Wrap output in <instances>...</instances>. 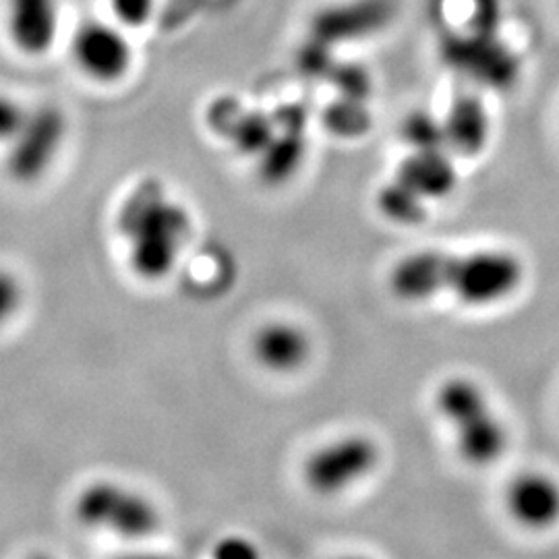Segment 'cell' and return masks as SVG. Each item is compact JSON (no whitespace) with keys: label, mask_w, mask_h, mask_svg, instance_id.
I'll list each match as a JSON object with an SVG mask.
<instances>
[{"label":"cell","mask_w":559,"mask_h":559,"mask_svg":"<svg viewBox=\"0 0 559 559\" xmlns=\"http://www.w3.org/2000/svg\"><path fill=\"white\" fill-rule=\"evenodd\" d=\"M60 0H7V32L27 57L46 55L57 40Z\"/></svg>","instance_id":"obj_10"},{"label":"cell","mask_w":559,"mask_h":559,"mask_svg":"<svg viewBox=\"0 0 559 559\" xmlns=\"http://www.w3.org/2000/svg\"><path fill=\"white\" fill-rule=\"evenodd\" d=\"M67 135L69 122L59 106L41 104L32 108L17 138L4 147L11 179L25 185L44 179L57 166Z\"/></svg>","instance_id":"obj_6"},{"label":"cell","mask_w":559,"mask_h":559,"mask_svg":"<svg viewBox=\"0 0 559 559\" xmlns=\"http://www.w3.org/2000/svg\"><path fill=\"white\" fill-rule=\"evenodd\" d=\"M216 556L221 558H253L258 556V549L245 539H224L221 540Z\"/></svg>","instance_id":"obj_22"},{"label":"cell","mask_w":559,"mask_h":559,"mask_svg":"<svg viewBox=\"0 0 559 559\" xmlns=\"http://www.w3.org/2000/svg\"><path fill=\"white\" fill-rule=\"evenodd\" d=\"M365 100L340 96L328 110H325V124L332 133L340 138H359L369 131L371 115L365 108Z\"/></svg>","instance_id":"obj_16"},{"label":"cell","mask_w":559,"mask_h":559,"mask_svg":"<svg viewBox=\"0 0 559 559\" xmlns=\"http://www.w3.org/2000/svg\"><path fill=\"white\" fill-rule=\"evenodd\" d=\"M328 81H332L338 87L340 96L346 98H357V100H367L371 94V78L365 67L357 62H338L332 67Z\"/></svg>","instance_id":"obj_18"},{"label":"cell","mask_w":559,"mask_h":559,"mask_svg":"<svg viewBox=\"0 0 559 559\" xmlns=\"http://www.w3.org/2000/svg\"><path fill=\"white\" fill-rule=\"evenodd\" d=\"M380 460L378 441L362 433H346L309 454L302 464V480L318 496H338L367 479Z\"/></svg>","instance_id":"obj_5"},{"label":"cell","mask_w":559,"mask_h":559,"mask_svg":"<svg viewBox=\"0 0 559 559\" xmlns=\"http://www.w3.org/2000/svg\"><path fill=\"white\" fill-rule=\"evenodd\" d=\"M29 110L32 108H27L15 96L0 92V145L2 147H7L11 141L17 138L21 127L29 117Z\"/></svg>","instance_id":"obj_20"},{"label":"cell","mask_w":559,"mask_h":559,"mask_svg":"<svg viewBox=\"0 0 559 559\" xmlns=\"http://www.w3.org/2000/svg\"><path fill=\"white\" fill-rule=\"evenodd\" d=\"M506 503L520 524L547 528L559 520V485L547 475L524 473L510 483Z\"/></svg>","instance_id":"obj_13"},{"label":"cell","mask_w":559,"mask_h":559,"mask_svg":"<svg viewBox=\"0 0 559 559\" xmlns=\"http://www.w3.org/2000/svg\"><path fill=\"white\" fill-rule=\"evenodd\" d=\"M436 406L454 433L460 456L468 464L487 466L506 452V427L477 381H443L436 394Z\"/></svg>","instance_id":"obj_3"},{"label":"cell","mask_w":559,"mask_h":559,"mask_svg":"<svg viewBox=\"0 0 559 559\" xmlns=\"http://www.w3.org/2000/svg\"><path fill=\"white\" fill-rule=\"evenodd\" d=\"M25 305L23 280L9 267L0 265V330L17 318Z\"/></svg>","instance_id":"obj_19"},{"label":"cell","mask_w":559,"mask_h":559,"mask_svg":"<svg viewBox=\"0 0 559 559\" xmlns=\"http://www.w3.org/2000/svg\"><path fill=\"white\" fill-rule=\"evenodd\" d=\"M394 177L427 203L448 198L459 182L456 164L450 160L445 147L413 150L400 162Z\"/></svg>","instance_id":"obj_12"},{"label":"cell","mask_w":559,"mask_h":559,"mask_svg":"<svg viewBox=\"0 0 559 559\" xmlns=\"http://www.w3.org/2000/svg\"><path fill=\"white\" fill-rule=\"evenodd\" d=\"M83 526L120 539H147L160 528V510L143 491L115 479L87 483L75 498Z\"/></svg>","instance_id":"obj_4"},{"label":"cell","mask_w":559,"mask_h":559,"mask_svg":"<svg viewBox=\"0 0 559 559\" xmlns=\"http://www.w3.org/2000/svg\"><path fill=\"white\" fill-rule=\"evenodd\" d=\"M251 350L267 371L293 373L311 357V338L297 323L270 321L255 332Z\"/></svg>","instance_id":"obj_11"},{"label":"cell","mask_w":559,"mask_h":559,"mask_svg":"<svg viewBox=\"0 0 559 559\" xmlns=\"http://www.w3.org/2000/svg\"><path fill=\"white\" fill-rule=\"evenodd\" d=\"M506 46L496 38V32L471 29L468 36L443 41V59L487 87H506L519 73V62Z\"/></svg>","instance_id":"obj_7"},{"label":"cell","mask_w":559,"mask_h":559,"mask_svg":"<svg viewBox=\"0 0 559 559\" xmlns=\"http://www.w3.org/2000/svg\"><path fill=\"white\" fill-rule=\"evenodd\" d=\"M441 122L448 150L459 152L460 156H477L489 143V112L480 98L473 94L456 96Z\"/></svg>","instance_id":"obj_14"},{"label":"cell","mask_w":559,"mask_h":559,"mask_svg":"<svg viewBox=\"0 0 559 559\" xmlns=\"http://www.w3.org/2000/svg\"><path fill=\"white\" fill-rule=\"evenodd\" d=\"M110 9L122 25L141 27L152 20L156 0H110Z\"/></svg>","instance_id":"obj_21"},{"label":"cell","mask_w":559,"mask_h":559,"mask_svg":"<svg viewBox=\"0 0 559 559\" xmlns=\"http://www.w3.org/2000/svg\"><path fill=\"white\" fill-rule=\"evenodd\" d=\"M402 138L411 150H427V147H445L443 122L429 112H411L402 124Z\"/></svg>","instance_id":"obj_17"},{"label":"cell","mask_w":559,"mask_h":559,"mask_svg":"<svg viewBox=\"0 0 559 559\" xmlns=\"http://www.w3.org/2000/svg\"><path fill=\"white\" fill-rule=\"evenodd\" d=\"M522 276V263L508 251H417L392 267L390 288L408 302L452 295L464 305L485 307L508 299Z\"/></svg>","instance_id":"obj_1"},{"label":"cell","mask_w":559,"mask_h":559,"mask_svg":"<svg viewBox=\"0 0 559 559\" xmlns=\"http://www.w3.org/2000/svg\"><path fill=\"white\" fill-rule=\"evenodd\" d=\"M75 64L90 80L117 83L133 64V48L119 27L104 21H87L71 41Z\"/></svg>","instance_id":"obj_8"},{"label":"cell","mask_w":559,"mask_h":559,"mask_svg":"<svg viewBox=\"0 0 559 559\" xmlns=\"http://www.w3.org/2000/svg\"><path fill=\"white\" fill-rule=\"evenodd\" d=\"M378 207L388 221L396 224H419L427 216V201L402 185L396 177L388 180L380 189Z\"/></svg>","instance_id":"obj_15"},{"label":"cell","mask_w":559,"mask_h":559,"mask_svg":"<svg viewBox=\"0 0 559 559\" xmlns=\"http://www.w3.org/2000/svg\"><path fill=\"white\" fill-rule=\"evenodd\" d=\"M115 228L129 270L145 282L173 274L191 239V212L160 179H141L120 200Z\"/></svg>","instance_id":"obj_2"},{"label":"cell","mask_w":559,"mask_h":559,"mask_svg":"<svg viewBox=\"0 0 559 559\" xmlns=\"http://www.w3.org/2000/svg\"><path fill=\"white\" fill-rule=\"evenodd\" d=\"M396 9L392 0H350L328 7L311 21V38L334 44L362 40L390 25Z\"/></svg>","instance_id":"obj_9"}]
</instances>
